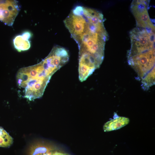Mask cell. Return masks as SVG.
<instances>
[{"label": "cell", "instance_id": "6da1fadb", "mask_svg": "<svg viewBox=\"0 0 155 155\" xmlns=\"http://www.w3.org/2000/svg\"><path fill=\"white\" fill-rule=\"evenodd\" d=\"M69 56L67 49L56 45L39 63L20 69L16 80L23 96L30 101L41 97L52 76L68 62Z\"/></svg>", "mask_w": 155, "mask_h": 155}, {"label": "cell", "instance_id": "7a4b0ae2", "mask_svg": "<svg viewBox=\"0 0 155 155\" xmlns=\"http://www.w3.org/2000/svg\"><path fill=\"white\" fill-rule=\"evenodd\" d=\"M104 22L102 13L85 9L83 15L75 20L69 32L78 47L99 39L107 41L109 37Z\"/></svg>", "mask_w": 155, "mask_h": 155}, {"label": "cell", "instance_id": "3957f363", "mask_svg": "<svg viewBox=\"0 0 155 155\" xmlns=\"http://www.w3.org/2000/svg\"><path fill=\"white\" fill-rule=\"evenodd\" d=\"M149 3L148 0H133L131 2V10L135 19L136 27L155 29L148 12Z\"/></svg>", "mask_w": 155, "mask_h": 155}, {"label": "cell", "instance_id": "277c9868", "mask_svg": "<svg viewBox=\"0 0 155 155\" xmlns=\"http://www.w3.org/2000/svg\"><path fill=\"white\" fill-rule=\"evenodd\" d=\"M20 9L17 1L0 0V21L8 26H12Z\"/></svg>", "mask_w": 155, "mask_h": 155}, {"label": "cell", "instance_id": "5b68a950", "mask_svg": "<svg viewBox=\"0 0 155 155\" xmlns=\"http://www.w3.org/2000/svg\"><path fill=\"white\" fill-rule=\"evenodd\" d=\"M129 119L126 117L119 116L115 113L113 118L106 123L103 126L104 131L115 130L127 125L129 122Z\"/></svg>", "mask_w": 155, "mask_h": 155}, {"label": "cell", "instance_id": "8992f818", "mask_svg": "<svg viewBox=\"0 0 155 155\" xmlns=\"http://www.w3.org/2000/svg\"><path fill=\"white\" fill-rule=\"evenodd\" d=\"M32 36L30 32L26 31L22 34L16 36L13 40L15 48L19 52L29 49L31 46L29 39Z\"/></svg>", "mask_w": 155, "mask_h": 155}, {"label": "cell", "instance_id": "52a82bcc", "mask_svg": "<svg viewBox=\"0 0 155 155\" xmlns=\"http://www.w3.org/2000/svg\"><path fill=\"white\" fill-rule=\"evenodd\" d=\"M54 150L52 147L44 144H36L32 147L30 155H52Z\"/></svg>", "mask_w": 155, "mask_h": 155}, {"label": "cell", "instance_id": "ba28073f", "mask_svg": "<svg viewBox=\"0 0 155 155\" xmlns=\"http://www.w3.org/2000/svg\"><path fill=\"white\" fill-rule=\"evenodd\" d=\"M13 143V139L2 127H0V147L7 148Z\"/></svg>", "mask_w": 155, "mask_h": 155}, {"label": "cell", "instance_id": "9c48e42d", "mask_svg": "<svg viewBox=\"0 0 155 155\" xmlns=\"http://www.w3.org/2000/svg\"><path fill=\"white\" fill-rule=\"evenodd\" d=\"M52 155H71L66 153L54 151V150H53L52 152Z\"/></svg>", "mask_w": 155, "mask_h": 155}]
</instances>
